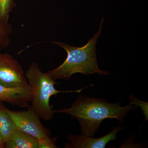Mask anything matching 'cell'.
<instances>
[{
    "instance_id": "cell-1",
    "label": "cell",
    "mask_w": 148,
    "mask_h": 148,
    "mask_svg": "<svg viewBox=\"0 0 148 148\" xmlns=\"http://www.w3.org/2000/svg\"><path fill=\"white\" fill-rule=\"evenodd\" d=\"M137 108L131 103L122 107L119 103H109L104 99L79 95L71 108L53 111V112L71 115L79 122L81 135L92 137L104 119H116L120 124H122L127 113Z\"/></svg>"
},
{
    "instance_id": "cell-2",
    "label": "cell",
    "mask_w": 148,
    "mask_h": 148,
    "mask_svg": "<svg viewBox=\"0 0 148 148\" xmlns=\"http://www.w3.org/2000/svg\"><path fill=\"white\" fill-rule=\"evenodd\" d=\"M104 18L101 19L99 30L89 40L88 42L82 47L71 46L65 42L52 41L66 51L67 56L66 60L60 66L47 72L52 79H70L74 74L80 73L84 75L97 73L99 75H110L106 71L98 68L95 46L102 33Z\"/></svg>"
},
{
    "instance_id": "cell-3",
    "label": "cell",
    "mask_w": 148,
    "mask_h": 148,
    "mask_svg": "<svg viewBox=\"0 0 148 148\" xmlns=\"http://www.w3.org/2000/svg\"><path fill=\"white\" fill-rule=\"evenodd\" d=\"M25 75L28 85L32 89L31 107L40 118L45 121H49L53 117L54 113L49 104L52 95L57 96L58 93L61 92H79L84 88L69 91L56 90L54 86L58 83L51 78L47 73H43L36 62L30 65Z\"/></svg>"
},
{
    "instance_id": "cell-4",
    "label": "cell",
    "mask_w": 148,
    "mask_h": 148,
    "mask_svg": "<svg viewBox=\"0 0 148 148\" xmlns=\"http://www.w3.org/2000/svg\"><path fill=\"white\" fill-rule=\"evenodd\" d=\"M16 129L29 134L39 140L49 138V134L43 125L39 116L32 107L27 111H14L6 108Z\"/></svg>"
},
{
    "instance_id": "cell-5",
    "label": "cell",
    "mask_w": 148,
    "mask_h": 148,
    "mask_svg": "<svg viewBox=\"0 0 148 148\" xmlns=\"http://www.w3.org/2000/svg\"><path fill=\"white\" fill-rule=\"evenodd\" d=\"M0 84L12 88L28 86L21 64L12 56L1 52Z\"/></svg>"
},
{
    "instance_id": "cell-6",
    "label": "cell",
    "mask_w": 148,
    "mask_h": 148,
    "mask_svg": "<svg viewBox=\"0 0 148 148\" xmlns=\"http://www.w3.org/2000/svg\"><path fill=\"white\" fill-rule=\"evenodd\" d=\"M124 129L123 127H116L108 134L101 137L95 138L90 136L74 135L70 134L68 139L70 144L65 145L66 148H105L106 145L111 141L116 139L117 133Z\"/></svg>"
},
{
    "instance_id": "cell-7",
    "label": "cell",
    "mask_w": 148,
    "mask_h": 148,
    "mask_svg": "<svg viewBox=\"0 0 148 148\" xmlns=\"http://www.w3.org/2000/svg\"><path fill=\"white\" fill-rule=\"evenodd\" d=\"M32 98V89L29 85L25 87L12 88L0 84V103L6 102L21 108H26L29 106Z\"/></svg>"
},
{
    "instance_id": "cell-8",
    "label": "cell",
    "mask_w": 148,
    "mask_h": 148,
    "mask_svg": "<svg viewBox=\"0 0 148 148\" xmlns=\"http://www.w3.org/2000/svg\"><path fill=\"white\" fill-rule=\"evenodd\" d=\"M4 147L42 148V145L40 141L37 138L16 129Z\"/></svg>"
},
{
    "instance_id": "cell-9",
    "label": "cell",
    "mask_w": 148,
    "mask_h": 148,
    "mask_svg": "<svg viewBox=\"0 0 148 148\" xmlns=\"http://www.w3.org/2000/svg\"><path fill=\"white\" fill-rule=\"evenodd\" d=\"M16 130L6 108L2 103H0V143L1 148L4 147Z\"/></svg>"
},
{
    "instance_id": "cell-10",
    "label": "cell",
    "mask_w": 148,
    "mask_h": 148,
    "mask_svg": "<svg viewBox=\"0 0 148 148\" xmlns=\"http://www.w3.org/2000/svg\"><path fill=\"white\" fill-rule=\"evenodd\" d=\"M16 5L14 0H0V22L8 23L10 14Z\"/></svg>"
},
{
    "instance_id": "cell-11",
    "label": "cell",
    "mask_w": 148,
    "mask_h": 148,
    "mask_svg": "<svg viewBox=\"0 0 148 148\" xmlns=\"http://www.w3.org/2000/svg\"><path fill=\"white\" fill-rule=\"evenodd\" d=\"M12 32V27L9 22H0V50L8 47L10 44Z\"/></svg>"
},
{
    "instance_id": "cell-12",
    "label": "cell",
    "mask_w": 148,
    "mask_h": 148,
    "mask_svg": "<svg viewBox=\"0 0 148 148\" xmlns=\"http://www.w3.org/2000/svg\"><path fill=\"white\" fill-rule=\"evenodd\" d=\"M130 103L133 105L137 106H140L143 111V114L145 117V121L147 120L148 116V103L143 102L139 100L138 98H135L132 95L130 96Z\"/></svg>"
},
{
    "instance_id": "cell-13",
    "label": "cell",
    "mask_w": 148,
    "mask_h": 148,
    "mask_svg": "<svg viewBox=\"0 0 148 148\" xmlns=\"http://www.w3.org/2000/svg\"><path fill=\"white\" fill-rule=\"evenodd\" d=\"M0 148H1V143H0Z\"/></svg>"
},
{
    "instance_id": "cell-14",
    "label": "cell",
    "mask_w": 148,
    "mask_h": 148,
    "mask_svg": "<svg viewBox=\"0 0 148 148\" xmlns=\"http://www.w3.org/2000/svg\"><path fill=\"white\" fill-rule=\"evenodd\" d=\"M0 51H1V50H0Z\"/></svg>"
}]
</instances>
